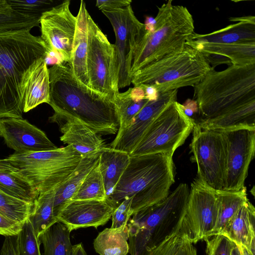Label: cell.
<instances>
[{
    "label": "cell",
    "mask_w": 255,
    "mask_h": 255,
    "mask_svg": "<svg viewBox=\"0 0 255 255\" xmlns=\"http://www.w3.org/2000/svg\"><path fill=\"white\" fill-rule=\"evenodd\" d=\"M48 71V104L54 111L49 118L50 122L59 125L74 119L100 135L117 133L119 121L113 100L81 84L70 63L54 65Z\"/></svg>",
    "instance_id": "cell-1"
},
{
    "label": "cell",
    "mask_w": 255,
    "mask_h": 255,
    "mask_svg": "<svg viewBox=\"0 0 255 255\" xmlns=\"http://www.w3.org/2000/svg\"><path fill=\"white\" fill-rule=\"evenodd\" d=\"M30 29L0 31V119L22 118L23 92L34 63L48 49Z\"/></svg>",
    "instance_id": "cell-2"
},
{
    "label": "cell",
    "mask_w": 255,
    "mask_h": 255,
    "mask_svg": "<svg viewBox=\"0 0 255 255\" xmlns=\"http://www.w3.org/2000/svg\"><path fill=\"white\" fill-rule=\"evenodd\" d=\"M194 89L201 119L255 107V64L212 69Z\"/></svg>",
    "instance_id": "cell-3"
},
{
    "label": "cell",
    "mask_w": 255,
    "mask_h": 255,
    "mask_svg": "<svg viewBox=\"0 0 255 255\" xmlns=\"http://www.w3.org/2000/svg\"><path fill=\"white\" fill-rule=\"evenodd\" d=\"M172 156H130L114 193L108 198L118 205L125 198L133 196L132 215L163 200L175 182Z\"/></svg>",
    "instance_id": "cell-4"
},
{
    "label": "cell",
    "mask_w": 255,
    "mask_h": 255,
    "mask_svg": "<svg viewBox=\"0 0 255 255\" xmlns=\"http://www.w3.org/2000/svg\"><path fill=\"white\" fill-rule=\"evenodd\" d=\"M169 0L158 8L150 28L137 41L130 69L131 77L146 66L182 49L194 32L192 15L184 6Z\"/></svg>",
    "instance_id": "cell-5"
},
{
    "label": "cell",
    "mask_w": 255,
    "mask_h": 255,
    "mask_svg": "<svg viewBox=\"0 0 255 255\" xmlns=\"http://www.w3.org/2000/svg\"><path fill=\"white\" fill-rule=\"evenodd\" d=\"M189 192L187 184L180 183L163 200L131 216L128 224L130 255H146L166 238L178 234Z\"/></svg>",
    "instance_id": "cell-6"
},
{
    "label": "cell",
    "mask_w": 255,
    "mask_h": 255,
    "mask_svg": "<svg viewBox=\"0 0 255 255\" xmlns=\"http://www.w3.org/2000/svg\"><path fill=\"white\" fill-rule=\"evenodd\" d=\"M212 69L200 51L185 44L182 49L136 72L131 83L134 86H152L158 94L163 93L194 87Z\"/></svg>",
    "instance_id": "cell-7"
},
{
    "label": "cell",
    "mask_w": 255,
    "mask_h": 255,
    "mask_svg": "<svg viewBox=\"0 0 255 255\" xmlns=\"http://www.w3.org/2000/svg\"><path fill=\"white\" fill-rule=\"evenodd\" d=\"M82 155L71 146L25 153L14 152L6 158L34 184L39 192L64 182L78 165Z\"/></svg>",
    "instance_id": "cell-8"
},
{
    "label": "cell",
    "mask_w": 255,
    "mask_h": 255,
    "mask_svg": "<svg viewBox=\"0 0 255 255\" xmlns=\"http://www.w3.org/2000/svg\"><path fill=\"white\" fill-rule=\"evenodd\" d=\"M195 121L187 116L177 101L153 121L129 154L138 156L162 153L173 155L192 131Z\"/></svg>",
    "instance_id": "cell-9"
},
{
    "label": "cell",
    "mask_w": 255,
    "mask_h": 255,
    "mask_svg": "<svg viewBox=\"0 0 255 255\" xmlns=\"http://www.w3.org/2000/svg\"><path fill=\"white\" fill-rule=\"evenodd\" d=\"M192 130L190 149L197 164V179L215 191L223 190L227 156L224 134L201 128L196 122Z\"/></svg>",
    "instance_id": "cell-10"
},
{
    "label": "cell",
    "mask_w": 255,
    "mask_h": 255,
    "mask_svg": "<svg viewBox=\"0 0 255 255\" xmlns=\"http://www.w3.org/2000/svg\"><path fill=\"white\" fill-rule=\"evenodd\" d=\"M87 68L90 89L114 101L119 93L114 45L90 14L88 16Z\"/></svg>",
    "instance_id": "cell-11"
},
{
    "label": "cell",
    "mask_w": 255,
    "mask_h": 255,
    "mask_svg": "<svg viewBox=\"0 0 255 255\" xmlns=\"http://www.w3.org/2000/svg\"><path fill=\"white\" fill-rule=\"evenodd\" d=\"M217 213L216 191L196 179L191 185L177 234L192 243L208 239L215 227Z\"/></svg>",
    "instance_id": "cell-12"
},
{
    "label": "cell",
    "mask_w": 255,
    "mask_h": 255,
    "mask_svg": "<svg viewBox=\"0 0 255 255\" xmlns=\"http://www.w3.org/2000/svg\"><path fill=\"white\" fill-rule=\"evenodd\" d=\"M112 25L116 37L114 50L119 90L131 84L130 69L137 40L145 30L131 5L114 10H102Z\"/></svg>",
    "instance_id": "cell-13"
},
{
    "label": "cell",
    "mask_w": 255,
    "mask_h": 255,
    "mask_svg": "<svg viewBox=\"0 0 255 255\" xmlns=\"http://www.w3.org/2000/svg\"><path fill=\"white\" fill-rule=\"evenodd\" d=\"M70 4V0H64L44 12L40 19L41 37L59 64L71 63L72 59L77 17Z\"/></svg>",
    "instance_id": "cell-14"
},
{
    "label": "cell",
    "mask_w": 255,
    "mask_h": 255,
    "mask_svg": "<svg viewBox=\"0 0 255 255\" xmlns=\"http://www.w3.org/2000/svg\"><path fill=\"white\" fill-rule=\"evenodd\" d=\"M227 143L225 178L223 190L239 191L245 187L250 164L255 151V128L221 131Z\"/></svg>",
    "instance_id": "cell-15"
},
{
    "label": "cell",
    "mask_w": 255,
    "mask_h": 255,
    "mask_svg": "<svg viewBox=\"0 0 255 255\" xmlns=\"http://www.w3.org/2000/svg\"><path fill=\"white\" fill-rule=\"evenodd\" d=\"M117 206L109 198L104 200H68L60 207L55 217L71 231L90 227L97 228L109 221Z\"/></svg>",
    "instance_id": "cell-16"
},
{
    "label": "cell",
    "mask_w": 255,
    "mask_h": 255,
    "mask_svg": "<svg viewBox=\"0 0 255 255\" xmlns=\"http://www.w3.org/2000/svg\"><path fill=\"white\" fill-rule=\"evenodd\" d=\"M0 136L17 153L58 148L43 131L23 118L0 119Z\"/></svg>",
    "instance_id": "cell-17"
},
{
    "label": "cell",
    "mask_w": 255,
    "mask_h": 255,
    "mask_svg": "<svg viewBox=\"0 0 255 255\" xmlns=\"http://www.w3.org/2000/svg\"><path fill=\"white\" fill-rule=\"evenodd\" d=\"M177 91L174 90L159 93L156 100L147 103L130 124L117 134L110 147L130 154L153 121L169 105L177 101Z\"/></svg>",
    "instance_id": "cell-18"
},
{
    "label": "cell",
    "mask_w": 255,
    "mask_h": 255,
    "mask_svg": "<svg viewBox=\"0 0 255 255\" xmlns=\"http://www.w3.org/2000/svg\"><path fill=\"white\" fill-rule=\"evenodd\" d=\"M185 44L200 51L213 69L221 64H255V42L216 44L187 40Z\"/></svg>",
    "instance_id": "cell-19"
},
{
    "label": "cell",
    "mask_w": 255,
    "mask_h": 255,
    "mask_svg": "<svg viewBox=\"0 0 255 255\" xmlns=\"http://www.w3.org/2000/svg\"><path fill=\"white\" fill-rule=\"evenodd\" d=\"M62 135L60 140L71 146L82 156L101 152L108 146L101 135L77 119H69L58 125Z\"/></svg>",
    "instance_id": "cell-20"
},
{
    "label": "cell",
    "mask_w": 255,
    "mask_h": 255,
    "mask_svg": "<svg viewBox=\"0 0 255 255\" xmlns=\"http://www.w3.org/2000/svg\"><path fill=\"white\" fill-rule=\"evenodd\" d=\"M230 20L237 22L207 34L194 32L188 40L216 44L255 42V16L231 17Z\"/></svg>",
    "instance_id": "cell-21"
},
{
    "label": "cell",
    "mask_w": 255,
    "mask_h": 255,
    "mask_svg": "<svg viewBox=\"0 0 255 255\" xmlns=\"http://www.w3.org/2000/svg\"><path fill=\"white\" fill-rule=\"evenodd\" d=\"M255 209L249 199L236 212L220 235L255 255Z\"/></svg>",
    "instance_id": "cell-22"
},
{
    "label": "cell",
    "mask_w": 255,
    "mask_h": 255,
    "mask_svg": "<svg viewBox=\"0 0 255 255\" xmlns=\"http://www.w3.org/2000/svg\"><path fill=\"white\" fill-rule=\"evenodd\" d=\"M44 57L32 66L24 83L23 92V113H27L50 100L49 74Z\"/></svg>",
    "instance_id": "cell-23"
},
{
    "label": "cell",
    "mask_w": 255,
    "mask_h": 255,
    "mask_svg": "<svg viewBox=\"0 0 255 255\" xmlns=\"http://www.w3.org/2000/svg\"><path fill=\"white\" fill-rule=\"evenodd\" d=\"M85 2L81 0L73 42L71 65L81 84L90 89L87 68L88 50V16Z\"/></svg>",
    "instance_id": "cell-24"
},
{
    "label": "cell",
    "mask_w": 255,
    "mask_h": 255,
    "mask_svg": "<svg viewBox=\"0 0 255 255\" xmlns=\"http://www.w3.org/2000/svg\"><path fill=\"white\" fill-rule=\"evenodd\" d=\"M0 189L19 199L33 203L39 195L34 184L6 158L0 159Z\"/></svg>",
    "instance_id": "cell-25"
},
{
    "label": "cell",
    "mask_w": 255,
    "mask_h": 255,
    "mask_svg": "<svg viewBox=\"0 0 255 255\" xmlns=\"http://www.w3.org/2000/svg\"><path fill=\"white\" fill-rule=\"evenodd\" d=\"M101 152H96L82 156L80 162L66 180L56 188L54 213L69 200L78 190L85 177L98 162Z\"/></svg>",
    "instance_id": "cell-26"
},
{
    "label": "cell",
    "mask_w": 255,
    "mask_h": 255,
    "mask_svg": "<svg viewBox=\"0 0 255 255\" xmlns=\"http://www.w3.org/2000/svg\"><path fill=\"white\" fill-rule=\"evenodd\" d=\"M149 101L143 85L134 86L126 92L118 93L114 99L119 121V128L117 134L127 128Z\"/></svg>",
    "instance_id": "cell-27"
},
{
    "label": "cell",
    "mask_w": 255,
    "mask_h": 255,
    "mask_svg": "<svg viewBox=\"0 0 255 255\" xmlns=\"http://www.w3.org/2000/svg\"><path fill=\"white\" fill-rule=\"evenodd\" d=\"M217 219L211 237L220 235L236 212L248 200L246 187L239 191H216Z\"/></svg>",
    "instance_id": "cell-28"
},
{
    "label": "cell",
    "mask_w": 255,
    "mask_h": 255,
    "mask_svg": "<svg viewBox=\"0 0 255 255\" xmlns=\"http://www.w3.org/2000/svg\"><path fill=\"white\" fill-rule=\"evenodd\" d=\"M128 238V224L106 228L94 240V248L100 255H127L129 253Z\"/></svg>",
    "instance_id": "cell-29"
},
{
    "label": "cell",
    "mask_w": 255,
    "mask_h": 255,
    "mask_svg": "<svg viewBox=\"0 0 255 255\" xmlns=\"http://www.w3.org/2000/svg\"><path fill=\"white\" fill-rule=\"evenodd\" d=\"M56 187L46 191L40 192L33 202L29 220L38 238L46 230L58 222L54 213V195Z\"/></svg>",
    "instance_id": "cell-30"
},
{
    "label": "cell",
    "mask_w": 255,
    "mask_h": 255,
    "mask_svg": "<svg viewBox=\"0 0 255 255\" xmlns=\"http://www.w3.org/2000/svg\"><path fill=\"white\" fill-rule=\"evenodd\" d=\"M71 232L67 226L60 222L46 230L38 238L43 247L42 255H71L73 248Z\"/></svg>",
    "instance_id": "cell-31"
},
{
    "label": "cell",
    "mask_w": 255,
    "mask_h": 255,
    "mask_svg": "<svg viewBox=\"0 0 255 255\" xmlns=\"http://www.w3.org/2000/svg\"><path fill=\"white\" fill-rule=\"evenodd\" d=\"M129 160L128 153L110 147L101 151L99 161L104 183L112 182L117 185Z\"/></svg>",
    "instance_id": "cell-32"
},
{
    "label": "cell",
    "mask_w": 255,
    "mask_h": 255,
    "mask_svg": "<svg viewBox=\"0 0 255 255\" xmlns=\"http://www.w3.org/2000/svg\"><path fill=\"white\" fill-rule=\"evenodd\" d=\"M99 159L69 200H104L107 199Z\"/></svg>",
    "instance_id": "cell-33"
},
{
    "label": "cell",
    "mask_w": 255,
    "mask_h": 255,
    "mask_svg": "<svg viewBox=\"0 0 255 255\" xmlns=\"http://www.w3.org/2000/svg\"><path fill=\"white\" fill-rule=\"evenodd\" d=\"M40 19L15 10L8 0H0V31L31 29L39 26Z\"/></svg>",
    "instance_id": "cell-34"
},
{
    "label": "cell",
    "mask_w": 255,
    "mask_h": 255,
    "mask_svg": "<svg viewBox=\"0 0 255 255\" xmlns=\"http://www.w3.org/2000/svg\"><path fill=\"white\" fill-rule=\"evenodd\" d=\"M33 203L15 198L0 189V213L17 223L23 224L29 219Z\"/></svg>",
    "instance_id": "cell-35"
},
{
    "label": "cell",
    "mask_w": 255,
    "mask_h": 255,
    "mask_svg": "<svg viewBox=\"0 0 255 255\" xmlns=\"http://www.w3.org/2000/svg\"><path fill=\"white\" fill-rule=\"evenodd\" d=\"M146 255H197L193 243L178 235H172L150 250Z\"/></svg>",
    "instance_id": "cell-36"
},
{
    "label": "cell",
    "mask_w": 255,
    "mask_h": 255,
    "mask_svg": "<svg viewBox=\"0 0 255 255\" xmlns=\"http://www.w3.org/2000/svg\"><path fill=\"white\" fill-rule=\"evenodd\" d=\"M18 235L19 255H41L40 241L29 219L23 224Z\"/></svg>",
    "instance_id": "cell-37"
},
{
    "label": "cell",
    "mask_w": 255,
    "mask_h": 255,
    "mask_svg": "<svg viewBox=\"0 0 255 255\" xmlns=\"http://www.w3.org/2000/svg\"><path fill=\"white\" fill-rule=\"evenodd\" d=\"M11 6L23 14L40 18L42 14L57 4L51 0H8Z\"/></svg>",
    "instance_id": "cell-38"
},
{
    "label": "cell",
    "mask_w": 255,
    "mask_h": 255,
    "mask_svg": "<svg viewBox=\"0 0 255 255\" xmlns=\"http://www.w3.org/2000/svg\"><path fill=\"white\" fill-rule=\"evenodd\" d=\"M205 241L207 245V255H231L234 243L226 237L217 235L210 240Z\"/></svg>",
    "instance_id": "cell-39"
},
{
    "label": "cell",
    "mask_w": 255,
    "mask_h": 255,
    "mask_svg": "<svg viewBox=\"0 0 255 255\" xmlns=\"http://www.w3.org/2000/svg\"><path fill=\"white\" fill-rule=\"evenodd\" d=\"M133 196L125 198L115 209L112 216V228H117L127 225L132 214L131 205Z\"/></svg>",
    "instance_id": "cell-40"
},
{
    "label": "cell",
    "mask_w": 255,
    "mask_h": 255,
    "mask_svg": "<svg viewBox=\"0 0 255 255\" xmlns=\"http://www.w3.org/2000/svg\"><path fill=\"white\" fill-rule=\"evenodd\" d=\"M22 225L0 213V235L6 237L17 235L21 230Z\"/></svg>",
    "instance_id": "cell-41"
},
{
    "label": "cell",
    "mask_w": 255,
    "mask_h": 255,
    "mask_svg": "<svg viewBox=\"0 0 255 255\" xmlns=\"http://www.w3.org/2000/svg\"><path fill=\"white\" fill-rule=\"evenodd\" d=\"M130 0H98L96 6L101 10H117L130 5Z\"/></svg>",
    "instance_id": "cell-42"
},
{
    "label": "cell",
    "mask_w": 255,
    "mask_h": 255,
    "mask_svg": "<svg viewBox=\"0 0 255 255\" xmlns=\"http://www.w3.org/2000/svg\"><path fill=\"white\" fill-rule=\"evenodd\" d=\"M18 234L5 237L0 255H19Z\"/></svg>",
    "instance_id": "cell-43"
},
{
    "label": "cell",
    "mask_w": 255,
    "mask_h": 255,
    "mask_svg": "<svg viewBox=\"0 0 255 255\" xmlns=\"http://www.w3.org/2000/svg\"><path fill=\"white\" fill-rule=\"evenodd\" d=\"M181 107L184 113L190 118H192L195 113L198 111L197 102L194 100L188 99L184 104H181Z\"/></svg>",
    "instance_id": "cell-44"
},
{
    "label": "cell",
    "mask_w": 255,
    "mask_h": 255,
    "mask_svg": "<svg viewBox=\"0 0 255 255\" xmlns=\"http://www.w3.org/2000/svg\"><path fill=\"white\" fill-rule=\"evenodd\" d=\"M71 255H87L81 243L73 246Z\"/></svg>",
    "instance_id": "cell-45"
},
{
    "label": "cell",
    "mask_w": 255,
    "mask_h": 255,
    "mask_svg": "<svg viewBox=\"0 0 255 255\" xmlns=\"http://www.w3.org/2000/svg\"><path fill=\"white\" fill-rule=\"evenodd\" d=\"M231 255H241L239 247L235 243L232 248Z\"/></svg>",
    "instance_id": "cell-46"
},
{
    "label": "cell",
    "mask_w": 255,
    "mask_h": 255,
    "mask_svg": "<svg viewBox=\"0 0 255 255\" xmlns=\"http://www.w3.org/2000/svg\"><path fill=\"white\" fill-rule=\"evenodd\" d=\"M242 255H253L245 247L242 246H238Z\"/></svg>",
    "instance_id": "cell-47"
},
{
    "label": "cell",
    "mask_w": 255,
    "mask_h": 255,
    "mask_svg": "<svg viewBox=\"0 0 255 255\" xmlns=\"http://www.w3.org/2000/svg\"></svg>",
    "instance_id": "cell-48"
}]
</instances>
